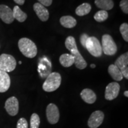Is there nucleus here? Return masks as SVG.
<instances>
[{"label":"nucleus","instance_id":"1","mask_svg":"<svg viewBox=\"0 0 128 128\" xmlns=\"http://www.w3.org/2000/svg\"><path fill=\"white\" fill-rule=\"evenodd\" d=\"M18 48L24 56L28 58H33L36 56L38 49L36 44L31 40L26 38H22L18 43Z\"/></svg>","mask_w":128,"mask_h":128},{"label":"nucleus","instance_id":"2","mask_svg":"<svg viewBox=\"0 0 128 128\" xmlns=\"http://www.w3.org/2000/svg\"><path fill=\"white\" fill-rule=\"evenodd\" d=\"M61 76L58 72L50 73L43 84V89L46 92H53L60 87Z\"/></svg>","mask_w":128,"mask_h":128},{"label":"nucleus","instance_id":"3","mask_svg":"<svg viewBox=\"0 0 128 128\" xmlns=\"http://www.w3.org/2000/svg\"><path fill=\"white\" fill-rule=\"evenodd\" d=\"M102 52L105 55H114L117 52V46L114 40L109 34H104L102 38Z\"/></svg>","mask_w":128,"mask_h":128},{"label":"nucleus","instance_id":"4","mask_svg":"<svg viewBox=\"0 0 128 128\" xmlns=\"http://www.w3.org/2000/svg\"><path fill=\"white\" fill-rule=\"evenodd\" d=\"M86 48L91 55L94 57H100L102 55V48L100 42L96 37H88Z\"/></svg>","mask_w":128,"mask_h":128},{"label":"nucleus","instance_id":"5","mask_svg":"<svg viewBox=\"0 0 128 128\" xmlns=\"http://www.w3.org/2000/svg\"><path fill=\"white\" fill-rule=\"evenodd\" d=\"M16 60L12 55L3 54L0 56V70L10 72L15 70Z\"/></svg>","mask_w":128,"mask_h":128},{"label":"nucleus","instance_id":"6","mask_svg":"<svg viewBox=\"0 0 128 128\" xmlns=\"http://www.w3.org/2000/svg\"><path fill=\"white\" fill-rule=\"evenodd\" d=\"M46 116L50 124H56L60 119V111L58 108L54 103L48 104L46 108Z\"/></svg>","mask_w":128,"mask_h":128},{"label":"nucleus","instance_id":"7","mask_svg":"<svg viewBox=\"0 0 128 128\" xmlns=\"http://www.w3.org/2000/svg\"><path fill=\"white\" fill-rule=\"evenodd\" d=\"M114 65L119 69L123 76L128 79V53L126 52L120 56Z\"/></svg>","mask_w":128,"mask_h":128},{"label":"nucleus","instance_id":"8","mask_svg":"<svg viewBox=\"0 0 128 128\" xmlns=\"http://www.w3.org/2000/svg\"><path fill=\"white\" fill-rule=\"evenodd\" d=\"M104 114L102 111L94 112L90 116L88 120V126L90 128H97L103 123Z\"/></svg>","mask_w":128,"mask_h":128},{"label":"nucleus","instance_id":"9","mask_svg":"<svg viewBox=\"0 0 128 128\" xmlns=\"http://www.w3.org/2000/svg\"><path fill=\"white\" fill-rule=\"evenodd\" d=\"M120 92V85L116 82H110L107 86L105 90V98L113 100L118 97Z\"/></svg>","mask_w":128,"mask_h":128},{"label":"nucleus","instance_id":"10","mask_svg":"<svg viewBox=\"0 0 128 128\" xmlns=\"http://www.w3.org/2000/svg\"><path fill=\"white\" fill-rule=\"evenodd\" d=\"M5 108L10 116H14L17 114L19 109V104L17 98L15 97H11L6 100Z\"/></svg>","mask_w":128,"mask_h":128},{"label":"nucleus","instance_id":"11","mask_svg":"<svg viewBox=\"0 0 128 128\" xmlns=\"http://www.w3.org/2000/svg\"><path fill=\"white\" fill-rule=\"evenodd\" d=\"M0 18L6 24L12 23L14 18L12 9L6 5H0Z\"/></svg>","mask_w":128,"mask_h":128},{"label":"nucleus","instance_id":"12","mask_svg":"<svg viewBox=\"0 0 128 128\" xmlns=\"http://www.w3.org/2000/svg\"><path fill=\"white\" fill-rule=\"evenodd\" d=\"M33 10L42 22H46L49 17L48 10L44 6L40 3H35L33 6Z\"/></svg>","mask_w":128,"mask_h":128},{"label":"nucleus","instance_id":"13","mask_svg":"<svg viewBox=\"0 0 128 128\" xmlns=\"http://www.w3.org/2000/svg\"><path fill=\"white\" fill-rule=\"evenodd\" d=\"M10 84L11 80L9 75L6 72L0 70V92H7Z\"/></svg>","mask_w":128,"mask_h":128},{"label":"nucleus","instance_id":"14","mask_svg":"<svg viewBox=\"0 0 128 128\" xmlns=\"http://www.w3.org/2000/svg\"><path fill=\"white\" fill-rule=\"evenodd\" d=\"M81 98L86 103L88 104H93L96 101L97 96L93 91L89 88H85L81 92Z\"/></svg>","mask_w":128,"mask_h":128},{"label":"nucleus","instance_id":"15","mask_svg":"<svg viewBox=\"0 0 128 128\" xmlns=\"http://www.w3.org/2000/svg\"><path fill=\"white\" fill-rule=\"evenodd\" d=\"M60 23L64 28H71L76 26L77 22L76 18L72 16H65L60 18Z\"/></svg>","mask_w":128,"mask_h":128},{"label":"nucleus","instance_id":"16","mask_svg":"<svg viewBox=\"0 0 128 128\" xmlns=\"http://www.w3.org/2000/svg\"><path fill=\"white\" fill-rule=\"evenodd\" d=\"M108 72L112 78L116 81H121L124 78L121 71L114 64H112L108 66Z\"/></svg>","mask_w":128,"mask_h":128},{"label":"nucleus","instance_id":"17","mask_svg":"<svg viewBox=\"0 0 128 128\" xmlns=\"http://www.w3.org/2000/svg\"><path fill=\"white\" fill-rule=\"evenodd\" d=\"M74 58V64L76 67L80 70H83L87 67V64L79 51L72 55Z\"/></svg>","mask_w":128,"mask_h":128},{"label":"nucleus","instance_id":"18","mask_svg":"<svg viewBox=\"0 0 128 128\" xmlns=\"http://www.w3.org/2000/svg\"><path fill=\"white\" fill-rule=\"evenodd\" d=\"M95 4L102 10L106 12L112 10L114 6V3L112 0H95Z\"/></svg>","mask_w":128,"mask_h":128},{"label":"nucleus","instance_id":"19","mask_svg":"<svg viewBox=\"0 0 128 128\" xmlns=\"http://www.w3.org/2000/svg\"><path fill=\"white\" fill-rule=\"evenodd\" d=\"M60 62L62 66L68 68L74 64V58L71 54H62L60 58Z\"/></svg>","mask_w":128,"mask_h":128},{"label":"nucleus","instance_id":"20","mask_svg":"<svg viewBox=\"0 0 128 128\" xmlns=\"http://www.w3.org/2000/svg\"><path fill=\"white\" fill-rule=\"evenodd\" d=\"M65 44L66 49L71 53V55L78 51L76 39L72 36H68L66 38L65 40Z\"/></svg>","mask_w":128,"mask_h":128},{"label":"nucleus","instance_id":"21","mask_svg":"<svg viewBox=\"0 0 128 128\" xmlns=\"http://www.w3.org/2000/svg\"><path fill=\"white\" fill-rule=\"evenodd\" d=\"M12 14L14 19H16L19 22H24L27 19L28 16L19 8L18 6H15L12 10Z\"/></svg>","mask_w":128,"mask_h":128},{"label":"nucleus","instance_id":"22","mask_svg":"<svg viewBox=\"0 0 128 128\" xmlns=\"http://www.w3.org/2000/svg\"><path fill=\"white\" fill-rule=\"evenodd\" d=\"M92 6L88 3H83L78 6L76 10V13L78 16H84L87 15L90 12Z\"/></svg>","mask_w":128,"mask_h":128},{"label":"nucleus","instance_id":"23","mask_svg":"<svg viewBox=\"0 0 128 128\" xmlns=\"http://www.w3.org/2000/svg\"><path fill=\"white\" fill-rule=\"evenodd\" d=\"M94 18L97 22H103L108 18V12L106 11L100 10L96 13Z\"/></svg>","mask_w":128,"mask_h":128},{"label":"nucleus","instance_id":"24","mask_svg":"<svg viewBox=\"0 0 128 128\" xmlns=\"http://www.w3.org/2000/svg\"><path fill=\"white\" fill-rule=\"evenodd\" d=\"M40 120L39 115L33 113L30 118V128H39Z\"/></svg>","mask_w":128,"mask_h":128},{"label":"nucleus","instance_id":"25","mask_svg":"<svg viewBox=\"0 0 128 128\" xmlns=\"http://www.w3.org/2000/svg\"><path fill=\"white\" fill-rule=\"evenodd\" d=\"M120 32L123 39L125 40L126 42H128V24L127 23H124L121 24L120 26Z\"/></svg>","mask_w":128,"mask_h":128},{"label":"nucleus","instance_id":"26","mask_svg":"<svg viewBox=\"0 0 128 128\" xmlns=\"http://www.w3.org/2000/svg\"><path fill=\"white\" fill-rule=\"evenodd\" d=\"M17 128H28V121L25 118H22L17 122Z\"/></svg>","mask_w":128,"mask_h":128},{"label":"nucleus","instance_id":"27","mask_svg":"<svg viewBox=\"0 0 128 128\" xmlns=\"http://www.w3.org/2000/svg\"><path fill=\"white\" fill-rule=\"evenodd\" d=\"M120 7L124 13L128 14V0H122L120 2Z\"/></svg>","mask_w":128,"mask_h":128},{"label":"nucleus","instance_id":"28","mask_svg":"<svg viewBox=\"0 0 128 128\" xmlns=\"http://www.w3.org/2000/svg\"><path fill=\"white\" fill-rule=\"evenodd\" d=\"M88 36L86 33H83L80 36V42H81V44H82V46L83 47L86 48V42H87V40L88 38Z\"/></svg>","mask_w":128,"mask_h":128},{"label":"nucleus","instance_id":"29","mask_svg":"<svg viewBox=\"0 0 128 128\" xmlns=\"http://www.w3.org/2000/svg\"><path fill=\"white\" fill-rule=\"evenodd\" d=\"M39 3L44 7L50 6L52 3V0H38Z\"/></svg>","mask_w":128,"mask_h":128},{"label":"nucleus","instance_id":"30","mask_svg":"<svg viewBox=\"0 0 128 128\" xmlns=\"http://www.w3.org/2000/svg\"><path fill=\"white\" fill-rule=\"evenodd\" d=\"M14 1L16 3H17V4L22 6V5H23L24 3L25 0H14Z\"/></svg>","mask_w":128,"mask_h":128},{"label":"nucleus","instance_id":"31","mask_svg":"<svg viewBox=\"0 0 128 128\" xmlns=\"http://www.w3.org/2000/svg\"><path fill=\"white\" fill-rule=\"evenodd\" d=\"M124 95L126 97H128V91H126V92H124Z\"/></svg>","mask_w":128,"mask_h":128},{"label":"nucleus","instance_id":"32","mask_svg":"<svg viewBox=\"0 0 128 128\" xmlns=\"http://www.w3.org/2000/svg\"><path fill=\"white\" fill-rule=\"evenodd\" d=\"M90 67H91V68H96V65H95V64H91Z\"/></svg>","mask_w":128,"mask_h":128},{"label":"nucleus","instance_id":"33","mask_svg":"<svg viewBox=\"0 0 128 128\" xmlns=\"http://www.w3.org/2000/svg\"><path fill=\"white\" fill-rule=\"evenodd\" d=\"M22 62H21V61H19V62H18V64H22Z\"/></svg>","mask_w":128,"mask_h":128}]
</instances>
